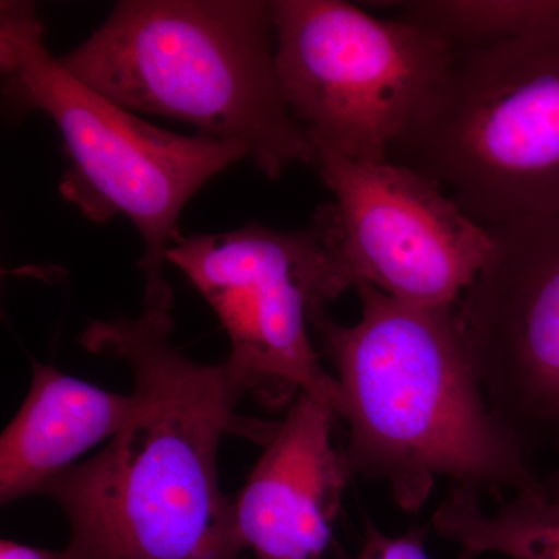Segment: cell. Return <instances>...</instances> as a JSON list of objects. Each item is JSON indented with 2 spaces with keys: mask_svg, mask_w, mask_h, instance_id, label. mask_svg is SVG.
Instances as JSON below:
<instances>
[{
  "mask_svg": "<svg viewBox=\"0 0 559 559\" xmlns=\"http://www.w3.org/2000/svg\"><path fill=\"white\" fill-rule=\"evenodd\" d=\"M173 290L145 294L135 318L92 320L80 344L120 359L134 407L94 457L44 485L69 524L62 559H240L234 499L219 485L224 437L270 439L277 423L242 419L226 366L171 341Z\"/></svg>",
  "mask_w": 559,
  "mask_h": 559,
  "instance_id": "1",
  "label": "cell"
},
{
  "mask_svg": "<svg viewBox=\"0 0 559 559\" xmlns=\"http://www.w3.org/2000/svg\"><path fill=\"white\" fill-rule=\"evenodd\" d=\"M360 319H312L336 370L337 417L353 471L388 484L404 511L425 506L437 477L477 492L538 495L516 430L492 409L459 307H423L370 283L353 286Z\"/></svg>",
  "mask_w": 559,
  "mask_h": 559,
  "instance_id": "2",
  "label": "cell"
},
{
  "mask_svg": "<svg viewBox=\"0 0 559 559\" xmlns=\"http://www.w3.org/2000/svg\"><path fill=\"white\" fill-rule=\"evenodd\" d=\"M58 60L120 108L240 143L266 178L314 165L280 86L266 0H123Z\"/></svg>",
  "mask_w": 559,
  "mask_h": 559,
  "instance_id": "3",
  "label": "cell"
},
{
  "mask_svg": "<svg viewBox=\"0 0 559 559\" xmlns=\"http://www.w3.org/2000/svg\"><path fill=\"white\" fill-rule=\"evenodd\" d=\"M0 13L3 95L17 114L39 110L60 130L69 159L62 197L95 223L117 215L131 221L143 241L145 290L168 288L167 253L182 235L180 213L204 183L249 151L139 119L50 53L33 3L3 0Z\"/></svg>",
  "mask_w": 559,
  "mask_h": 559,
  "instance_id": "4",
  "label": "cell"
},
{
  "mask_svg": "<svg viewBox=\"0 0 559 559\" xmlns=\"http://www.w3.org/2000/svg\"><path fill=\"white\" fill-rule=\"evenodd\" d=\"M389 160L485 227L559 212V31L455 49Z\"/></svg>",
  "mask_w": 559,
  "mask_h": 559,
  "instance_id": "5",
  "label": "cell"
},
{
  "mask_svg": "<svg viewBox=\"0 0 559 559\" xmlns=\"http://www.w3.org/2000/svg\"><path fill=\"white\" fill-rule=\"evenodd\" d=\"M167 261L219 319L230 342L224 366L242 399L277 412L311 392L337 414L336 378L323 369L310 336L312 319L355 286L337 249L331 204L299 230L249 223L221 234H182Z\"/></svg>",
  "mask_w": 559,
  "mask_h": 559,
  "instance_id": "6",
  "label": "cell"
},
{
  "mask_svg": "<svg viewBox=\"0 0 559 559\" xmlns=\"http://www.w3.org/2000/svg\"><path fill=\"white\" fill-rule=\"evenodd\" d=\"M271 5L283 97L314 148L388 162L454 47L417 22L341 0Z\"/></svg>",
  "mask_w": 559,
  "mask_h": 559,
  "instance_id": "7",
  "label": "cell"
},
{
  "mask_svg": "<svg viewBox=\"0 0 559 559\" xmlns=\"http://www.w3.org/2000/svg\"><path fill=\"white\" fill-rule=\"evenodd\" d=\"M314 150V167L334 194L337 249L355 285L367 282L423 307L457 305L491 252L488 227L421 173Z\"/></svg>",
  "mask_w": 559,
  "mask_h": 559,
  "instance_id": "8",
  "label": "cell"
},
{
  "mask_svg": "<svg viewBox=\"0 0 559 559\" xmlns=\"http://www.w3.org/2000/svg\"><path fill=\"white\" fill-rule=\"evenodd\" d=\"M457 307L492 409L514 430L559 425V212L488 227Z\"/></svg>",
  "mask_w": 559,
  "mask_h": 559,
  "instance_id": "9",
  "label": "cell"
},
{
  "mask_svg": "<svg viewBox=\"0 0 559 559\" xmlns=\"http://www.w3.org/2000/svg\"><path fill=\"white\" fill-rule=\"evenodd\" d=\"M333 403L300 392L234 496L235 527L257 559H322L349 477L347 451L334 444Z\"/></svg>",
  "mask_w": 559,
  "mask_h": 559,
  "instance_id": "10",
  "label": "cell"
},
{
  "mask_svg": "<svg viewBox=\"0 0 559 559\" xmlns=\"http://www.w3.org/2000/svg\"><path fill=\"white\" fill-rule=\"evenodd\" d=\"M32 382L0 439L3 506L39 495L92 448L116 436L134 395L110 392L32 359Z\"/></svg>",
  "mask_w": 559,
  "mask_h": 559,
  "instance_id": "11",
  "label": "cell"
},
{
  "mask_svg": "<svg viewBox=\"0 0 559 559\" xmlns=\"http://www.w3.org/2000/svg\"><path fill=\"white\" fill-rule=\"evenodd\" d=\"M433 528L457 544L462 558L496 554L513 559H559V499L520 495L489 513L479 495L455 487L433 514Z\"/></svg>",
  "mask_w": 559,
  "mask_h": 559,
  "instance_id": "12",
  "label": "cell"
},
{
  "mask_svg": "<svg viewBox=\"0 0 559 559\" xmlns=\"http://www.w3.org/2000/svg\"><path fill=\"white\" fill-rule=\"evenodd\" d=\"M393 5L399 16L432 28L454 49L559 31V0H418Z\"/></svg>",
  "mask_w": 559,
  "mask_h": 559,
  "instance_id": "13",
  "label": "cell"
},
{
  "mask_svg": "<svg viewBox=\"0 0 559 559\" xmlns=\"http://www.w3.org/2000/svg\"><path fill=\"white\" fill-rule=\"evenodd\" d=\"M358 559H430L423 546V533L389 536L367 524L366 540Z\"/></svg>",
  "mask_w": 559,
  "mask_h": 559,
  "instance_id": "14",
  "label": "cell"
},
{
  "mask_svg": "<svg viewBox=\"0 0 559 559\" xmlns=\"http://www.w3.org/2000/svg\"><path fill=\"white\" fill-rule=\"evenodd\" d=\"M0 559H62V550L43 549L16 540L2 539Z\"/></svg>",
  "mask_w": 559,
  "mask_h": 559,
  "instance_id": "15",
  "label": "cell"
},
{
  "mask_svg": "<svg viewBox=\"0 0 559 559\" xmlns=\"http://www.w3.org/2000/svg\"><path fill=\"white\" fill-rule=\"evenodd\" d=\"M543 492L549 498L559 499V469L555 471L549 479L543 480Z\"/></svg>",
  "mask_w": 559,
  "mask_h": 559,
  "instance_id": "16",
  "label": "cell"
}]
</instances>
